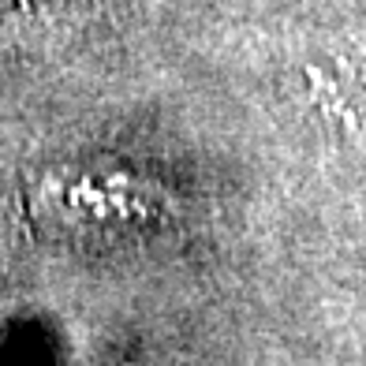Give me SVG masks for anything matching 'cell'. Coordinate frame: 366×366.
<instances>
[{"label": "cell", "instance_id": "6da1fadb", "mask_svg": "<svg viewBox=\"0 0 366 366\" xmlns=\"http://www.w3.org/2000/svg\"><path fill=\"white\" fill-rule=\"evenodd\" d=\"M41 213L68 228H142L169 213V194L131 172H49Z\"/></svg>", "mask_w": 366, "mask_h": 366}, {"label": "cell", "instance_id": "7a4b0ae2", "mask_svg": "<svg viewBox=\"0 0 366 366\" xmlns=\"http://www.w3.org/2000/svg\"><path fill=\"white\" fill-rule=\"evenodd\" d=\"M56 26H60L56 8H45V4L0 11V64H11L15 56L38 49L41 41L53 38Z\"/></svg>", "mask_w": 366, "mask_h": 366}]
</instances>
